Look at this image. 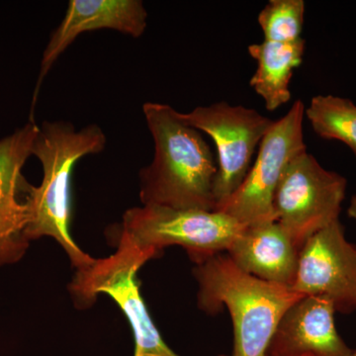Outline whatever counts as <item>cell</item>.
<instances>
[{"label":"cell","mask_w":356,"mask_h":356,"mask_svg":"<svg viewBox=\"0 0 356 356\" xmlns=\"http://www.w3.org/2000/svg\"><path fill=\"white\" fill-rule=\"evenodd\" d=\"M106 145L102 129L90 124L79 131L70 122L44 121L33 145L32 156L43 166L39 187L26 182L23 194L28 209L27 240L50 236L60 243L76 269L95 259L86 254L70 234L72 175L79 159L102 153Z\"/></svg>","instance_id":"obj_2"},{"label":"cell","mask_w":356,"mask_h":356,"mask_svg":"<svg viewBox=\"0 0 356 356\" xmlns=\"http://www.w3.org/2000/svg\"><path fill=\"white\" fill-rule=\"evenodd\" d=\"M39 126L30 120L0 140V267L19 261L29 241L25 236L27 205L20 201L26 184L23 166L32 156Z\"/></svg>","instance_id":"obj_10"},{"label":"cell","mask_w":356,"mask_h":356,"mask_svg":"<svg viewBox=\"0 0 356 356\" xmlns=\"http://www.w3.org/2000/svg\"><path fill=\"white\" fill-rule=\"evenodd\" d=\"M219 356H228V355H219Z\"/></svg>","instance_id":"obj_19"},{"label":"cell","mask_w":356,"mask_h":356,"mask_svg":"<svg viewBox=\"0 0 356 356\" xmlns=\"http://www.w3.org/2000/svg\"><path fill=\"white\" fill-rule=\"evenodd\" d=\"M179 117L207 134L217 149V175L213 195L218 207L228 200L250 172L252 158L273 124L257 110L221 102L198 106Z\"/></svg>","instance_id":"obj_8"},{"label":"cell","mask_w":356,"mask_h":356,"mask_svg":"<svg viewBox=\"0 0 356 356\" xmlns=\"http://www.w3.org/2000/svg\"><path fill=\"white\" fill-rule=\"evenodd\" d=\"M305 117L314 132L325 140H336L356 156V105L334 95H317L305 107Z\"/></svg>","instance_id":"obj_15"},{"label":"cell","mask_w":356,"mask_h":356,"mask_svg":"<svg viewBox=\"0 0 356 356\" xmlns=\"http://www.w3.org/2000/svg\"><path fill=\"white\" fill-rule=\"evenodd\" d=\"M122 228L140 247L161 252L179 245L195 264L231 248L245 227L219 211L143 205L126 211Z\"/></svg>","instance_id":"obj_5"},{"label":"cell","mask_w":356,"mask_h":356,"mask_svg":"<svg viewBox=\"0 0 356 356\" xmlns=\"http://www.w3.org/2000/svg\"><path fill=\"white\" fill-rule=\"evenodd\" d=\"M199 309L229 312L234 327L232 356H266L281 318L304 295L292 287L261 280L220 252L196 264Z\"/></svg>","instance_id":"obj_3"},{"label":"cell","mask_w":356,"mask_h":356,"mask_svg":"<svg viewBox=\"0 0 356 356\" xmlns=\"http://www.w3.org/2000/svg\"><path fill=\"white\" fill-rule=\"evenodd\" d=\"M143 112L154 143L153 161L140 172L143 205L215 211L217 163L202 134L170 105L147 102Z\"/></svg>","instance_id":"obj_1"},{"label":"cell","mask_w":356,"mask_h":356,"mask_svg":"<svg viewBox=\"0 0 356 356\" xmlns=\"http://www.w3.org/2000/svg\"><path fill=\"white\" fill-rule=\"evenodd\" d=\"M304 16L303 0H270L257 17L264 41L292 43L302 39Z\"/></svg>","instance_id":"obj_16"},{"label":"cell","mask_w":356,"mask_h":356,"mask_svg":"<svg viewBox=\"0 0 356 356\" xmlns=\"http://www.w3.org/2000/svg\"><path fill=\"white\" fill-rule=\"evenodd\" d=\"M158 255L151 248L140 247L121 227L116 252L76 269L69 285L70 296L79 309L92 306L102 293L118 304L132 327L134 356H179L163 341L140 291L137 274Z\"/></svg>","instance_id":"obj_4"},{"label":"cell","mask_w":356,"mask_h":356,"mask_svg":"<svg viewBox=\"0 0 356 356\" xmlns=\"http://www.w3.org/2000/svg\"><path fill=\"white\" fill-rule=\"evenodd\" d=\"M291 287L304 296L329 299L341 313L356 310V248L339 220L304 243Z\"/></svg>","instance_id":"obj_9"},{"label":"cell","mask_w":356,"mask_h":356,"mask_svg":"<svg viewBox=\"0 0 356 356\" xmlns=\"http://www.w3.org/2000/svg\"><path fill=\"white\" fill-rule=\"evenodd\" d=\"M305 107L303 102L296 100L282 118L273 122L243 184L216 211L243 226L276 221V188L293 159L307 151L303 132Z\"/></svg>","instance_id":"obj_6"},{"label":"cell","mask_w":356,"mask_h":356,"mask_svg":"<svg viewBox=\"0 0 356 356\" xmlns=\"http://www.w3.org/2000/svg\"><path fill=\"white\" fill-rule=\"evenodd\" d=\"M346 178L325 170L308 151L288 165L273 197L276 222L299 250L312 236L339 220Z\"/></svg>","instance_id":"obj_7"},{"label":"cell","mask_w":356,"mask_h":356,"mask_svg":"<svg viewBox=\"0 0 356 356\" xmlns=\"http://www.w3.org/2000/svg\"></svg>","instance_id":"obj_20"},{"label":"cell","mask_w":356,"mask_h":356,"mask_svg":"<svg viewBox=\"0 0 356 356\" xmlns=\"http://www.w3.org/2000/svg\"><path fill=\"white\" fill-rule=\"evenodd\" d=\"M353 356H356V350L353 351Z\"/></svg>","instance_id":"obj_18"},{"label":"cell","mask_w":356,"mask_h":356,"mask_svg":"<svg viewBox=\"0 0 356 356\" xmlns=\"http://www.w3.org/2000/svg\"><path fill=\"white\" fill-rule=\"evenodd\" d=\"M147 20L146 7L140 0H70L64 19L44 49L32 111L44 77L79 35L110 29L139 38L146 31Z\"/></svg>","instance_id":"obj_11"},{"label":"cell","mask_w":356,"mask_h":356,"mask_svg":"<svg viewBox=\"0 0 356 356\" xmlns=\"http://www.w3.org/2000/svg\"><path fill=\"white\" fill-rule=\"evenodd\" d=\"M226 252L247 273L269 282L292 286L300 250L277 222L245 227Z\"/></svg>","instance_id":"obj_13"},{"label":"cell","mask_w":356,"mask_h":356,"mask_svg":"<svg viewBox=\"0 0 356 356\" xmlns=\"http://www.w3.org/2000/svg\"><path fill=\"white\" fill-rule=\"evenodd\" d=\"M348 215L351 219L355 220L356 221V195L351 198L350 205L348 209Z\"/></svg>","instance_id":"obj_17"},{"label":"cell","mask_w":356,"mask_h":356,"mask_svg":"<svg viewBox=\"0 0 356 356\" xmlns=\"http://www.w3.org/2000/svg\"><path fill=\"white\" fill-rule=\"evenodd\" d=\"M329 299L305 296L281 318L266 356H353L337 331Z\"/></svg>","instance_id":"obj_12"},{"label":"cell","mask_w":356,"mask_h":356,"mask_svg":"<svg viewBox=\"0 0 356 356\" xmlns=\"http://www.w3.org/2000/svg\"><path fill=\"white\" fill-rule=\"evenodd\" d=\"M305 47L303 38L292 43L264 41L248 46V54L257 64L250 84L268 111H275L291 99L290 81L303 63Z\"/></svg>","instance_id":"obj_14"}]
</instances>
